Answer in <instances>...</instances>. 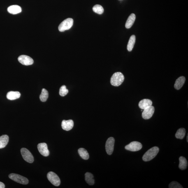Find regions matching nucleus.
<instances>
[{"mask_svg": "<svg viewBox=\"0 0 188 188\" xmlns=\"http://www.w3.org/2000/svg\"><path fill=\"white\" fill-rule=\"evenodd\" d=\"M152 101L150 99H144L139 102V107L142 110H144L149 106H152Z\"/></svg>", "mask_w": 188, "mask_h": 188, "instance_id": "14", "label": "nucleus"}, {"mask_svg": "<svg viewBox=\"0 0 188 188\" xmlns=\"http://www.w3.org/2000/svg\"><path fill=\"white\" fill-rule=\"evenodd\" d=\"M186 79L184 76H181L176 81L174 85L175 89L178 90L180 89L184 85Z\"/></svg>", "mask_w": 188, "mask_h": 188, "instance_id": "15", "label": "nucleus"}, {"mask_svg": "<svg viewBox=\"0 0 188 188\" xmlns=\"http://www.w3.org/2000/svg\"><path fill=\"white\" fill-rule=\"evenodd\" d=\"M68 93V90L66 89L65 85H62L60 88L59 91V94L61 96H64L66 95Z\"/></svg>", "mask_w": 188, "mask_h": 188, "instance_id": "26", "label": "nucleus"}, {"mask_svg": "<svg viewBox=\"0 0 188 188\" xmlns=\"http://www.w3.org/2000/svg\"><path fill=\"white\" fill-rule=\"evenodd\" d=\"M18 60L21 64L24 65L29 66L32 65L34 63V60L28 56L22 55L19 56Z\"/></svg>", "mask_w": 188, "mask_h": 188, "instance_id": "10", "label": "nucleus"}, {"mask_svg": "<svg viewBox=\"0 0 188 188\" xmlns=\"http://www.w3.org/2000/svg\"><path fill=\"white\" fill-rule=\"evenodd\" d=\"M114 143H115V139L113 137H110L107 140L106 146V150L107 153L109 155H111L113 153L114 148Z\"/></svg>", "mask_w": 188, "mask_h": 188, "instance_id": "8", "label": "nucleus"}, {"mask_svg": "<svg viewBox=\"0 0 188 188\" xmlns=\"http://www.w3.org/2000/svg\"><path fill=\"white\" fill-rule=\"evenodd\" d=\"M135 42H136V36L134 35H133L130 37L127 45V50L129 51L130 52L133 50Z\"/></svg>", "mask_w": 188, "mask_h": 188, "instance_id": "20", "label": "nucleus"}, {"mask_svg": "<svg viewBox=\"0 0 188 188\" xmlns=\"http://www.w3.org/2000/svg\"><path fill=\"white\" fill-rule=\"evenodd\" d=\"M49 97L48 91L45 89H42L41 94H40V101L42 102H45L47 101Z\"/></svg>", "mask_w": 188, "mask_h": 188, "instance_id": "24", "label": "nucleus"}, {"mask_svg": "<svg viewBox=\"0 0 188 188\" xmlns=\"http://www.w3.org/2000/svg\"><path fill=\"white\" fill-rule=\"evenodd\" d=\"M9 177L14 181L24 185H27L29 182V180L27 178L17 174H10L9 175Z\"/></svg>", "mask_w": 188, "mask_h": 188, "instance_id": "4", "label": "nucleus"}, {"mask_svg": "<svg viewBox=\"0 0 188 188\" xmlns=\"http://www.w3.org/2000/svg\"><path fill=\"white\" fill-rule=\"evenodd\" d=\"M93 10L96 13L101 15L104 12L103 7L99 5H96L93 7Z\"/></svg>", "mask_w": 188, "mask_h": 188, "instance_id": "25", "label": "nucleus"}, {"mask_svg": "<svg viewBox=\"0 0 188 188\" xmlns=\"http://www.w3.org/2000/svg\"><path fill=\"white\" fill-rule=\"evenodd\" d=\"M73 20L71 18H67L64 20L60 24L58 29L60 32H63L71 29L73 25Z\"/></svg>", "mask_w": 188, "mask_h": 188, "instance_id": "3", "label": "nucleus"}, {"mask_svg": "<svg viewBox=\"0 0 188 188\" xmlns=\"http://www.w3.org/2000/svg\"><path fill=\"white\" fill-rule=\"evenodd\" d=\"M188 135H187V142H188Z\"/></svg>", "mask_w": 188, "mask_h": 188, "instance_id": "29", "label": "nucleus"}, {"mask_svg": "<svg viewBox=\"0 0 188 188\" xmlns=\"http://www.w3.org/2000/svg\"><path fill=\"white\" fill-rule=\"evenodd\" d=\"M159 149L157 147H154L147 151L143 157V161L147 162L153 159L159 153Z\"/></svg>", "mask_w": 188, "mask_h": 188, "instance_id": "2", "label": "nucleus"}, {"mask_svg": "<svg viewBox=\"0 0 188 188\" xmlns=\"http://www.w3.org/2000/svg\"><path fill=\"white\" fill-rule=\"evenodd\" d=\"M61 126L63 130L67 131L72 129L74 126L73 121L71 119L68 120H63L61 124Z\"/></svg>", "mask_w": 188, "mask_h": 188, "instance_id": "12", "label": "nucleus"}, {"mask_svg": "<svg viewBox=\"0 0 188 188\" xmlns=\"http://www.w3.org/2000/svg\"><path fill=\"white\" fill-rule=\"evenodd\" d=\"M79 155L83 159L87 160L89 159V155L88 153L85 149L83 148H80L78 150Z\"/></svg>", "mask_w": 188, "mask_h": 188, "instance_id": "22", "label": "nucleus"}, {"mask_svg": "<svg viewBox=\"0 0 188 188\" xmlns=\"http://www.w3.org/2000/svg\"><path fill=\"white\" fill-rule=\"evenodd\" d=\"M21 153L24 160L27 162L31 163L34 161V158L32 154L27 148H23L21 149Z\"/></svg>", "mask_w": 188, "mask_h": 188, "instance_id": "6", "label": "nucleus"}, {"mask_svg": "<svg viewBox=\"0 0 188 188\" xmlns=\"http://www.w3.org/2000/svg\"><path fill=\"white\" fill-rule=\"evenodd\" d=\"M94 176L89 173H87L85 174V180L88 184L89 185H94Z\"/></svg>", "mask_w": 188, "mask_h": 188, "instance_id": "21", "label": "nucleus"}, {"mask_svg": "<svg viewBox=\"0 0 188 188\" xmlns=\"http://www.w3.org/2000/svg\"><path fill=\"white\" fill-rule=\"evenodd\" d=\"M180 163H179V168L182 170H184L187 168L188 163L187 159L183 156H180L179 158Z\"/></svg>", "mask_w": 188, "mask_h": 188, "instance_id": "19", "label": "nucleus"}, {"mask_svg": "<svg viewBox=\"0 0 188 188\" xmlns=\"http://www.w3.org/2000/svg\"><path fill=\"white\" fill-rule=\"evenodd\" d=\"M8 11L9 13L12 15H16L22 12V9L18 5H13L8 7Z\"/></svg>", "mask_w": 188, "mask_h": 188, "instance_id": "13", "label": "nucleus"}, {"mask_svg": "<svg viewBox=\"0 0 188 188\" xmlns=\"http://www.w3.org/2000/svg\"><path fill=\"white\" fill-rule=\"evenodd\" d=\"M155 108L153 106H151L144 110L142 116L144 119H148L152 117L154 113Z\"/></svg>", "mask_w": 188, "mask_h": 188, "instance_id": "9", "label": "nucleus"}, {"mask_svg": "<svg viewBox=\"0 0 188 188\" xmlns=\"http://www.w3.org/2000/svg\"><path fill=\"white\" fill-rule=\"evenodd\" d=\"M39 152L42 155L45 156H48L50 152L48 149L47 144L45 143H40L37 146Z\"/></svg>", "mask_w": 188, "mask_h": 188, "instance_id": "11", "label": "nucleus"}, {"mask_svg": "<svg viewBox=\"0 0 188 188\" xmlns=\"http://www.w3.org/2000/svg\"><path fill=\"white\" fill-rule=\"evenodd\" d=\"M21 94L18 91H10L7 94L6 97L8 100H15L20 97Z\"/></svg>", "mask_w": 188, "mask_h": 188, "instance_id": "16", "label": "nucleus"}, {"mask_svg": "<svg viewBox=\"0 0 188 188\" xmlns=\"http://www.w3.org/2000/svg\"><path fill=\"white\" fill-rule=\"evenodd\" d=\"M47 178L53 185L58 187L60 184V180L59 177L55 173L50 172L47 173Z\"/></svg>", "mask_w": 188, "mask_h": 188, "instance_id": "5", "label": "nucleus"}, {"mask_svg": "<svg viewBox=\"0 0 188 188\" xmlns=\"http://www.w3.org/2000/svg\"><path fill=\"white\" fill-rule=\"evenodd\" d=\"M5 185L3 182H0V188H4Z\"/></svg>", "mask_w": 188, "mask_h": 188, "instance_id": "28", "label": "nucleus"}, {"mask_svg": "<svg viewBox=\"0 0 188 188\" xmlns=\"http://www.w3.org/2000/svg\"><path fill=\"white\" fill-rule=\"evenodd\" d=\"M124 77L121 72H117L114 74L110 79V83L115 87H118L123 82Z\"/></svg>", "mask_w": 188, "mask_h": 188, "instance_id": "1", "label": "nucleus"}, {"mask_svg": "<svg viewBox=\"0 0 188 188\" xmlns=\"http://www.w3.org/2000/svg\"><path fill=\"white\" fill-rule=\"evenodd\" d=\"M136 20V15L134 14H132L128 17L126 24V28L129 29L133 25Z\"/></svg>", "mask_w": 188, "mask_h": 188, "instance_id": "17", "label": "nucleus"}, {"mask_svg": "<svg viewBox=\"0 0 188 188\" xmlns=\"http://www.w3.org/2000/svg\"><path fill=\"white\" fill-rule=\"evenodd\" d=\"M142 147V145L140 142H133L126 145L125 147V149L126 150L132 152H136L141 150Z\"/></svg>", "mask_w": 188, "mask_h": 188, "instance_id": "7", "label": "nucleus"}, {"mask_svg": "<svg viewBox=\"0 0 188 188\" xmlns=\"http://www.w3.org/2000/svg\"><path fill=\"white\" fill-rule=\"evenodd\" d=\"M170 188H183L178 182L173 181L170 183L169 185Z\"/></svg>", "mask_w": 188, "mask_h": 188, "instance_id": "27", "label": "nucleus"}, {"mask_svg": "<svg viewBox=\"0 0 188 188\" xmlns=\"http://www.w3.org/2000/svg\"><path fill=\"white\" fill-rule=\"evenodd\" d=\"M9 137L7 135H3L0 137V149L4 148L8 144Z\"/></svg>", "mask_w": 188, "mask_h": 188, "instance_id": "18", "label": "nucleus"}, {"mask_svg": "<svg viewBox=\"0 0 188 188\" xmlns=\"http://www.w3.org/2000/svg\"><path fill=\"white\" fill-rule=\"evenodd\" d=\"M185 129L183 128H181L177 131L175 134V137L177 139H182L185 137Z\"/></svg>", "mask_w": 188, "mask_h": 188, "instance_id": "23", "label": "nucleus"}]
</instances>
